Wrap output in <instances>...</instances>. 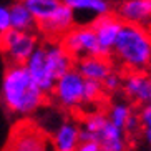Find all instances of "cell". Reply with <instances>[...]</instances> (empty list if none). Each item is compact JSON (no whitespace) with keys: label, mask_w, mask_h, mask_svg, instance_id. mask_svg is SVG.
I'll return each instance as SVG.
<instances>
[{"label":"cell","mask_w":151,"mask_h":151,"mask_svg":"<svg viewBox=\"0 0 151 151\" xmlns=\"http://www.w3.org/2000/svg\"><path fill=\"white\" fill-rule=\"evenodd\" d=\"M48 95L35 83L23 63H9L2 78L0 100L10 115L30 118L40 111Z\"/></svg>","instance_id":"6da1fadb"},{"label":"cell","mask_w":151,"mask_h":151,"mask_svg":"<svg viewBox=\"0 0 151 151\" xmlns=\"http://www.w3.org/2000/svg\"><path fill=\"white\" fill-rule=\"evenodd\" d=\"M146 71H148V75H150V78H151V63H150V67L146 68Z\"/></svg>","instance_id":"484cf974"},{"label":"cell","mask_w":151,"mask_h":151,"mask_svg":"<svg viewBox=\"0 0 151 151\" xmlns=\"http://www.w3.org/2000/svg\"><path fill=\"white\" fill-rule=\"evenodd\" d=\"M58 42L75 60L86 55H101L91 25H73L58 38Z\"/></svg>","instance_id":"8992f818"},{"label":"cell","mask_w":151,"mask_h":151,"mask_svg":"<svg viewBox=\"0 0 151 151\" xmlns=\"http://www.w3.org/2000/svg\"><path fill=\"white\" fill-rule=\"evenodd\" d=\"M10 27V10L7 5L0 4V33L2 32H7Z\"/></svg>","instance_id":"603a6c76"},{"label":"cell","mask_w":151,"mask_h":151,"mask_svg":"<svg viewBox=\"0 0 151 151\" xmlns=\"http://www.w3.org/2000/svg\"><path fill=\"white\" fill-rule=\"evenodd\" d=\"M90 25H91V28L95 30V35H96L98 45H100V53H101V57L111 58V52H113L115 42H116L118 33H120V30H121L123 20L111 10V12H106V14L96 15Z\"/></svg>","instance_id":"52a82bcc"},{"label":"cell","mask_w":151,"mask_h":151,"mask_svg":"<svg viewBox=\"0 0 151 151\" xmlns=\"http://www.w3.org/2000/svg\"><path fill=\"white\" fill-rule=\"evenodd\" d=\"M133 111L134 110H133V106H131L129 103H126V101H115L110 106L106 116H108V120H110L113 124H116L118 128L123 129Z\"/></svg>","instance_id":"d6986e66"},{"label":"cell","mask_w":151,"mask_h":151,"mask_svg":"<svg viewBox=\"0 0 151 151\" xmlns=\"http://www.w3.org/2000/svg\"><path fill=\"white\" fill-rule=\"evenodd\" d=\"M10 10V27L15 30H27L33 32L37 28V20L27 9V5L22 0H14L9 5Z\"/></svg>","instance_id":"2e32d148"},{"label":"cell","mask_w":151,"mask_h":151,"mask_svg":"<svg viewBox=\"0 0 151 151\" xmlns=\"http://www.w3.org/2000/svg\"><path fill=\"white\" fill-rule=\"evenodd\" d=\"M62 2L67 4L75 12V15L78 12H85V14H91L93 17H96V15L113 10L108 0H62Z\"/></svg>","instance_id":"e0dca14e"},{"label":"cell","mask_w":151,"mask_h":151,"mask_svg":"<svg viewBox=\"0 0 151 151\" xmlns=\"http://www.w3.org/2000/svg\"><path fill=\"white\" fill-rule=\"evenodd\" d=\"M75 68L81 73L86 80L103 81L113 71L111 58L101 57V55H86L75 60Z\"/></svg>","instance_id":"8fae6325"},{"label":"cell","mask_w":151,"mask_h":151,"mask_svg":"<svg viewBox=\"0 0 151 151\" xmlns=\"http://www.w3.org/2000/svg\"><path fill=\"white\" fill-rule=\"evenodd\" d=\"M138 115H139V121H141V128H151V103L141 105Z\"/></svg>","instance_id":"7402d4cb"},{"label":"cell","mask_w":151,"mask_h":151,"mask_svg":"<svg viewBox=\"0 0 151 151\" xmlns=\"http://www.w3.org/2000/svg\"><path fill=\"white\" fill-rule=\"evenodd\" d=\"M37 45L38 38L33 32L9 28L0 33V52L9 63H25Z\"/></svg>","instance_id":"5b68a950"},{"label":"cell","mask_w":151,"mask_h":151,"mask_svg":"<svg viewBox=\"0 0 151 151\" xmlns=\"http://www.w3.org/2000/svg\"><path fill=\"white\" fill-rule=\"evenodd\" d=\"M43 47H45V57H47L48 68L55 78L62 76L65 71L75 67V58L63 48V45L58 40H50Z\"/></svg>","instance_id":"5bb4252c"},{"label":"cell","mask_w":151,"mask_h":151,"mask_svg":"<svg viewBox=\"0 0 151 151\" xmlns=\"http://www.w3.org/2000/svg\"><path fill=\"white\" fill-rule=\"evenodd\" d=\"M75 25V12L67 4H62L53 15L43 22L37 23V28L50 40H58L60 37Z\"/></svg>","instance_id":"30bf717a"},{"label":"cell","mask_w":151,"mask_h":151,"mask_svg":"<svg viewBox=\"0 0 151 151\" xmlns=\"http://www.w3.org/2000/svg\"><path fill=\"white\" fill-rule=\"evenodd\" d=\"M121 80H123V76L113 70L101 81V85H103V88H105V91H118V90H121Z\"/></svg>","instance_id":"44dd1931"},{"label":"cell","mask_w":151,"mask_h":151,"mask_svg":"<svg viewBox=\"0 0 151 151\" xmlns=\"http://www.w3.org/2000/svg\"><path fill=\"white\" fill-rule=\"evenodd\" d=\"M121 91L134 105L151 103V78L146 70H129L121 80Z\"/></svg>","instance_id":"ba28073f"},{"label":"cell","mask_w":151,"mask_h":151,"mask_svg":"<svg viewBox=\"0 0 151 151\" xmlns=\"http://www.w3.org/2000/svg\"><path fill=\"white\" fill-rule=\"evenodd\" d=\"M5 148L17 151H43L52 148V139L38 123L28 118H20L10 131Z\"/></svg>","instance_id":"3957f363"},{"label":"cell","mask_w":151,"mask_h":151,"mask_svg":"<svg viewBox=\"0 0 151 151\" xmlns=\"http://www.w3.org/2000/svg\"><path fill=\"white\" fill-rule=\"evenodd\" d=\"M113 12L123 22L151 27V0H123Z\"/></svg>","instance_id":"7c38bea8"},{"label":"cell","mask_w":151,"mask_h":151,"mask_svg":"<svg viewBox=\"0 0 151 151\" xmlns=\"http://www.w3.org/2000/svg\"><path fill=\"white\" fill-rule=\"evenodd\" d=\"M22 2L27 5V9L35 17L37 23L50 18L63 4L62 0H22Z\"/></svg>","instance_id":"ac0fdd59"},{"label":"cell","mask_w":151,"mask_h":151,"mask_svg":"<svg viewBox=\"0 0 151 151\" xmlns=\"http://www.w3.org/2000/svg\"><path fill=\"white\" fill-rule=\"evenodd\" d=\"M52 148L58 151H75L80 145V123L73 120H63L58 123L50 136Z\"/></svg>","instance_id":"4fadbf2b"},{"label":"cell","mask_w":151,"mask_h":151,"mask_svg":"<svg viewBox=\"0 0 151 151\" xmlns=\"http://www.w3.org/2000/svg\"><path fill=\"white\" fill-rule=\"evenodd\" d=\"M139 134H141V138H143V141H145V145H148V146L151 148V128H141Z\"/></svg>","instance_id":"d4e9b609"},{"label":"cell","mask_w":151,"mask_h":151,"mask_svg":"<svg viewBox=\"0 0 151 151\" xmlns=\"http://www.w3.org/2000/svg\"><path fill=\"white\" fill-rule=\"evenodd\" d=\"M50 95L63 110H78L85 105V78L75 67L70 68L57 78Z\"/></svg>","instance_id":"277c9868"},{"label":"cell","mask_w":151,"mask_h":151,"mask_svg":"<svg viewBox=\"0 0 151 151\" xmlns=\"http://www.w3.org/2000/svg\"><path fill=\"white\" fill-rule=\"evenodd\" d=\"M23 65H25V68L28 70V73L32 75V78L35 80V83L43 90L45 93L47 95L52 93L57 78L52 75V71H50V68H48L43 45H37V48L32 52V55L27 58V62L23 63Z\"/></svg>","instance_id":"9c48e42d"},{"label":"cell","mask_w":151,"mask_h":151,"mask_svg":"<svg viewBox=\"0 0 151 151\" xmlns=\"http://www.w3.org/2000/svg\"><path fill=\"white\" fill-rule=\"evenodd\" d=\"M98 143L101 145V151H123L131 146L128 136L121 128L113 124L110 120L105 121L98 133Z\"/></svg>","instance_id":"9a60e30c"},{"label":"cell","mask_w":151,"mask_h":151,"mask_svg":"<svg viewBox=\"0 0 151 151\" xmlns=\"http://www.w3.org/2000/svg\"><path fill=\"white\" fill-rule=\"evenodd\" d=\"M78 151H101V145L98 141H80Z\"/></svg>","instance_id":"cb8c5ba5"},{"label":"cell","mask_w":151,"mask_h":151,"mask_svg":"<svg viewBox=\"0 0 151 151\" xmlns=\"http://www.w3.org/2000/svg\"><path fill=\"white\" fill-rule=\"evenodd\" d=\"M111 58L124 71L146 70L151 63V27L123 22Z\"/></svg>","instance_id":"7a4b0ae2"},{"label":"cell","mask_w":151,"mask_h":151,"mask_svg":"<svg viewBox=\"0 0 151 151\" xmlns=\"http://www.w3.org/2000/svg\"><path fill=\"white\" fill-rule=\"evenodd\" d=\"M105 88H103L101 81L96 80H86L85 78V103H96L103 100L105 96Z\"/></svg>","instance_id":"ffe728a7"}]
</instances>
